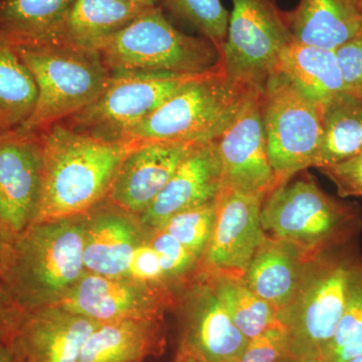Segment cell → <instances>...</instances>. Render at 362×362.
I'll return each mask as SVG.
<instances>
[{"mask_svg":"<svg viewBox=\"0 0 362 362\" xmlns=\"http://www.w3.org/2000/svg\"><path fill=\"white\" fill-rule=\"evenodd\" d=\"M39 134L42 197L37 221L71 218L108 197L117 170L138 142L108 143L56 123Z\"/></svg>","mask_w":362,"mask_h":362,"instance_id":"obj_2","label":"cell"},{"mask_svg":"<svg viewBox=\"0 0 362 362\" xmlns=\"http://www.w3.org/2000/svg\"><path fill=\"white\" fill-rule=\"evenodd\" d=\"M361 259L354 240L309 261L291 303L278 314L293 356H320L344 312Z\"/></svg>","mask_w":362,"mask_h":362,"instance_id":"obj_5","label":"cell"},{"mask_svg":"<svg viewBox=\"0 0 362 362\" xmlns=\"http://www.w3.org/2000/svg\"><path fill=\"white\" fill-rule=\"evenodd\" d=\"M218 66L233 82L263 94L293 42L287 13L277 0H232Z\"/></svg>","mask_w":362,"mask_h":362,"instance_id":"obj_8","label":"cell"},{"mask_svg":"<svg viewBox=\"0 0 362 362\" xmlns=\"http://www.w3.org/2000/svg\"><path fill=\"white\" fill-rule=\"evenodd\" d=\"M110 73L103 90L92 103L59 123L100 141L126 142L134 126L197 76L145 71Z\"/></svg>","mask_w":362,"mask_h":362,"instance_id":"obj_9","label":"cell"},{"mask_svg":"<svg viewBox=\"0 0 362 362\" xmlns=\"http://www.w3.org/2000/svg\"><path fill=\"white\" fill-rule=\"evenodd\" d=\"M148 8L122 0H74L59 42L98 51Z\"/></svg>","mask_w":362,"mask_h":362,"instance_id":"obj_24","label":"cell"},{"mask_svg":"<svg viewBox=\"0 0 362 362\" xmlns=\"http://www.w3.org/2000/svg\"><path fill=\"white\" fill-rule=\"evenodd\" d=\"M283 74L303 96L322 107L344 92L335 51L292 42L280 58Z\"/></svg>","mask_w":362,"mask_h":362,"instance_id":"obj_25","label":"cell"},{"mask_svg":"<svg viewBox=\"0 0 362 362\" xmlns=\"http://www.w3.org/2000/svg\"><path fill=\"white\" fill-rule=\"evenodd\" d=\"M163 318L125 319L100 323L78 362H142L165 349Z\"/></svg>","mask_w":362,"mask_h":362,"instance_id":"obj_21","label":"cell"},{"mask_svg":"<svg viewBox=\"0 0 362 362\" xmlns=\"http://www.w3.org/2000/svg\"><path fill=\"white\" fill-rule=\"evenodd\" d=\"M37 88L11 42L0 37V134L21 129L32 116Z\"/></svg>","mask_w":362,"mask_h":362,"instance_id":"obj_27","label":"cell"},{"mask_svg":"<svg viewBox=\"0 0 362 362\" xmlns=\"http://www.w3.org/2000/svg\"><path fill=\"white\" fill-rule=\"evenodd\" d=\"M14 47L37 88L35 110L21 128L26 132H40L84 109L111 75L94 49L63 42Z\"/></svg>","mask_w":362,"mask_h":362,"instance_id":"obj_6","label":"cell"},{"mask_svg":"<svg viewBox=\"0 0 362 362\" xmlns=\"http://www.w3.org/2000/svg\"><path fill=\"white\" fill-rule=\"evenodd\" d=\"M23 314L0 279V341L13 342Z\"/></svg>","mask_w":362,"mask_h":362,"instance_id":"obj_37","label":"cell"},{"mask_svg":"<svg viewBox=\"0 0 362 362\" xmlns=\"http://www.w3.org/2000/svg\"><path fill=\"white\" fill-rule=\"evenodd\" d=\"M85 214L37 221L6 243L0 279L21 310L59 305L84 275Z\"/></svg>","mask_w":362,"mask_h":362,"instance_id":"obj_1","label":"cell"},{"mask_svg":"<svg viewBox=\"0 0 362 362\" xmlns=\"http://www.w3.org/2000/svg\"><path fill=\"white\" fill-rule=\"evenodd\" d=\"M221 189V169L218 143L197 145L185 159L144 213L140 223L156 230L180 211L216 202Z\"/></svg>","mask_w":362,"mask_h":362,"instance_id":"obj_19","label":"cell"},{"mask_svg":"<svg viewBox=\"0 0 362 362\" xmlns=\"http://www.w3.org/2000/svg\"><path fill=\"white\" fill-rule=\"evenodd\" d=\"M201 272L233 324L247 339L280 324L277 310L252 292L243 277Z\"/></svg>","mask_w":362,"mask_h":362,"instance_id":"obj_28","label":"cell"},{"mask_svg":"<svg viewBox=\"0 0 362 362\" xmlns=\"http://www.w3.org/2000/svg\"><path fill=\"white\" fill-rule=\"evenodd\" d=\"M344 92L362 100V32L335 49Z\"/></svg>","mask_w":362,"mask_h":362,"instance_id":"obj_34","label":"cell"},{"mask_svg":"<svg viewBox=\"0 0 362 362\" xmlns=\"http://www.w3.org/2000/svg\"><path fill=\"white\" fill-rule=\"evenodd\" d=\"M197 145L138 142L119 166L107 199L139 216Z\"/></svg>","mask_w":362,"mask_h":362,"instance_id":"obj_16","label":"cell"},{"mask_svg":"<svg viewBox=\"0 0 362 362\" xmlns=\"http://www.w3.org/2000/svg\"><path fill=\"white\" fill-rule=\"evenodd\" d=\"M0 362H21L13 342L0 341Z\"/></svg>","mask_w":362,"mask_h":362,"instance_id":"obj_38","label":"cell"},{"mask_svg":"<svg viewBox=\"0 0 362 362\" xmlns=\"http://www.w3.org/2000/svg\"><path fill=\"white\" fill-rule=\"evenodd\" d=\"M313 258L294 245L266 235L243 279L252 292L279 314L291 303Z\"/></svg>","mask_w":362,"mask_h":362,"instance_id":"obj_20","label":"cell"},{"mask_svg":"<svg viewBox=\"0 0 362 362\" xmlns=\"http://www.w3.org/2000/svg\"><path fill=\"white\" fill-rule=\"evenodd\" d=\"M263 195L221 187L216 199V218L209 247L202 259L206 273L243 277L266 235L262 228Z\"/></svg>","mask_w":362,"mask_h":362,"instance_id":"obj_15","label":"cell"},{"mask_svg":"<svg viewBox=\"0 0 362 362\" xmlns=\"http://www.w3.org/2000/svg\"><path fill=\"white\" fill-rule=\"evenodd\" d=\"M262 117L269 159L279 187L313 168L322 138L320 106L278 73L262 94Z\"/></svg>","mask_w":362,"mask_h":362,"instance_id":"obj_10","label":"cell"},{"mask_svg":"<svg viewBox=\"0 0 362 362\" xmlns=\"http://www.w3.org/2000/svg\"><path fill=\"white\" fill-rule=\"evenodd\" d=\"M147 240L158 255L166 280L176 293L197 276L201 259L162 230H147Z\"/></svg>","mask_w":362,"mask_h":362,"instance_id":"obj_32","label":"cell"},{"mask_svg":"<svg viewBox=\"0 0 362 362\" xmlns=\"http://www.w3.org/2000/svg\"><path fill=\"white\" fill-rule=\"evenodd\" d=\"M100 322L59 305L25 312L13 340L21 362H78Z\"/></svg>","mask_w":362,"mask_h":362,"instance_id":"obj_17","label":"cell"},{"mask_svg":"<svg viewBox=\"0 0 362 362\" xmlns=\"http://www.w3.org/2000/svg\"><path fill=\"white\" fill-rule=\"evenodd\" d=\"M178 351L197 362H239L249 339L233 324L201 271L176 293Z\"/></svg>","mask_w":362,"mask_h":362,"instance_id":"obj_11","label":"cell"},{"mask_svg":"<svg viewBox=\"0 0 362 362\" xmlns=\"http://www.w3.org/2000/svg\"><path fill=\"white\" fill-rule=\"evenodd\" d=\"M175 362H197L194 357L188 356L185 352L177 351Z\"/></svg>","mask_w":362,"mask_h":362,"instance_id":"obj_41","label":"cell"},{"mask_svg":"<svg viewBox=\"0 0 362 362\" xmlns=\"http://www.w3.org/2000/svg\"><path fill=\"white\" fill-rule=\"evenodd\" d=\"M122 1L132 2V4H140V6L153 7L159 6L160 0H122Z\"/></svg>","mask_w":362,"mask_h":362,"instance_id":"obj_40","label":"cell"},{"mask_svg":"<svg viewBox=\"0 0 362 362\" xmlns=\"http://www.w3.org/2000/svg\"><path fill=\"white\" fill-rule=\"evenodd\" d=\"M252 92L233 82L216 65L195 76L134 126L126 142L204 144L214 141L232 124Z\"/></svg>","mask_w":362,"mask_h":362,"instance_id":"obj_4","label":"cell"},{"mask_svg":"<svg viewBox=\"0 0 362 362\" xmlns=\"http://www.w3.org/2000/svg\"><path fill=\"white\" fill-rule=\"evenodd\" d=\"M349 362H362V354L361 356L356 357V358L351 359V361Z\"/></svg>","mask_w":362,"mask_h":362,"instance_id":"obj_43","label":"cell"},{"mask_svg":"<svg viewBox=\"0 0 362 362\" xmlns=\"http://www.w3.org/2000/svg\"><path fill=\"white\" fill-rule=\"evenodd\" d=\"M176 293L163 286L128 277L85 272L59 306L98 322L163 318L173 309Z\"/></svg>","mask_w":362,"mask_h":362,"instance_id":"obj_13","label":"cell"},{"mask_svg":"<svg viewBox=\"0 0 362 362\" xmlns=\"http://www.w3.org/2000/svg\"><path fill=\"white\" fill-rule=\"evenodd\" d=\"M125 277L135 279L149 284L163 286L175 292L166 280L158 255L156 250L150 246L147 239L135 250Z\"/></svg>","mask_w":362,"mask_h":362,"instance_id":"obj_35","label":"cell"},{"mask_svg":"<svg viewBox=\"0 0 362 362\" xmlns=\"http://www.w3.org/2000/svg\"><path fill=\"white\" fill-rule=\"evenodd\" d=\"M147 232L134 214L109 199L85 214L86 271L106 277H125L135 250Z\"/></svg>","mask_w":362,"mask_h":362,"instance_id":"obj_18","label":"cell"},{"mask_svg":"<svg viewBox=\"0 0 362 362\" xmlns=\"http://www.w3.org/2000/svg\"><path fill=\"white\" fill-rule=\"evenodd\" d=\"M322 138L313 168L334 165L362 153V100L343 92L321 107Z\"/></svg>","mask_w":362,"mask_h":362,"instance_id":"obj_26","label":"cell"},{"mask_svg":"<svg viewBox=\"0 0 362 362\" xmlns=\"http://www.w3.org/2000/svg\"><path fill=\"white\" fill-rule=\"evenodd\" d=\"M281 362H322L319 357L314 356H299L290 354Z\"/></svg>","mask_w":362,"mask_h":362,"instance_id":"obj_39","label":"cell"},{"mask_svg":"<svg viewBox=\"0 0 362 362\" xmlns=\"http://www.w3.org/2000/svg\"><path fill=\"white\" fill-rule=\"evenodd\" d=\"M110 71L199 75L213 70L220 52L202 37L181 32L160 6L150 7L98 49Z\"/></svg>","mask_w":362,"mask_h":362,"instance_id":"obj_7","label":"cell"},{"mask_svg":"<svg viewBox=\"0 0 362 362\" xmlns=\"http://www.w3.org/2000/svg\"><path fill=\"white\" fill-rule=\"evenodd\" d=\"M216 143L221 187L267 197L279 187L267 149L262 93L252 92L247 97Z\"/></svg>","mask_w":362,"mask_h":362,"instance_id":"obj_14","label":"cell"},{"mask_svg":"<svg viewBox=\"0 0 362 362\" xmlns=\"http://www.w3.org/2000/svg\"><path fill=\"white\" fill-rule=\"evenodd\" d=\"M42 185L39 134L21 129L0 134V230L6 243L37 221Z\"/></svg>","mask_w":362,"mask_h":362,"instance_id":"obj_12","label":"cell"},{"mask_svg":"<svg viewBox=\"0 0 362 362\" xmlns=\"http://www.w3.org/2000/svg\"><path fill=\"white\" fill-rule=\"evenodd\" d=\"M6 245V239H4V235H2L1 230H0V257H1L2 252L4 251Z\"/></svg>","mask_w":362,"mask_h":362,"instance_id":"obj_42","label":"cell"},{"mask_svg":"<svg viewBox=\"0 0 362 362\" xmlns=\"http://www.w3.org/2000/svg\"><path fill=\"white\" fill-rule=\"evenodd\" d=\"M319 170L334 183L341 199L362 197V153Z\"/></svg>","mask_w":362,"mask_h":362,"instance_id":"obj_36","label":"cell"},{"mask_svg":"<svg viewBox=\"0 0 362 362\" xmlns=\"http://www.w3.org/2000/svg\"><path fill=\"white\" fill-rule=\"evenodd\" d=\"M361 11H362V0H361Z\"/></svg>","mask_w":362,"mask_h":362,"instance_id":"obj_44","label":"cell"},{"mask_svg":"<svg viewBox=\"0 0 362 362\" xmlns=\"http://www.w3.org/2000/svg\"><path fill=\"white\" fill-rule=\"evenodd\" d=\"M216 218V201L175 214L158 230L175 238L188 251L201 259L202 264L213 235Z\"/></svg>","mask_w":362,"mask_h":362,"instance_id":"obj_31","label":"cell"},{"mask_svg":"<svg viewBox=\"0 0 362 362\" xmlns=\"http://www.w3.org/2000/svg\"><path fill=\"white\" fill-rule=\"evenodd\" d=\"M287 18L293 42L332 51L362 32L361 0H300Z\"/></svg>","mask_w":362,"mask_h":362,"instance_id":"obj_22","label":"cell"},{"mask_svg":"<svg viewBox=\"0 0 362 362\" xmlns=\"http://www.w3.org/2000/svg\"><path fill=\"white\" fill-rule=\"evenodd\" d=\"M361 354L362 259L354 274L344 312L319 358L322 362H349Z\"/></svg>","mask_w":362,"mask_h":362,"instance_id":"obj_29","label":"cell"},{"mask_svg":"<svg viewBox=\"0 0 362 362\" xmlns=\"http://www.w3.org/2000/svg\"><path fill=\"white\" fill-rule=\"evenodd\" d=\"M261 223L267 237L294 245L313 258L356 240L362 213L356 202L328 194L308 175L287 181L266 197Z\"/></svg>","mask_w":362,"mask_h":362,"instance_id":"obj_3","label":"cell"},{"mask_svg":"<svg viewBox=\"0 0 362 362\" xmlns=\"http://www.w3.org/2000/svg\"><path fill=\"white\" fill-rule=\"evenodd\" d=\"M74 0H0V37L14 47L59 42Z\"/></svg>","mask_w":362,"mask_h":362,"instance_id":"obj_23","label":"cell"},{"mask_svg":"<svg viewBox=\"0 0 362 362\" xmlns=\"http://www.w3.org/2000/svg\"><path fill=\"white\" fill-rule=\"evenodd\" d=\"M290 354L287 331L277 324L250 339L239 362H281Z\"/></svg>","mask_w":362,"mask_h":362,"instance_id":"obj_33","label":"cell"},{"mask_svg":"<svg viewBox=\"0 0 362 362\" xmlns=\"http://www.w3.org/2000/svg\"><path fill=\"white\" fill-rule=\"evenodd\" d=\"M164 8L176 20L194 28L213 42L218 52L228 35L230 13L221 0H161Z\"/></svg>","mask_w":362,"mask_h":362,"instance_id":"obj_30","label":"cell"}]
</instances>
